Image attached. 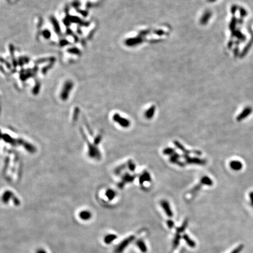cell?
<instances>
[{
  "mask_svg": "<svg viewBox=\"0 0 253 253\" xmlns=\"http://www.w3.org/2000/svg\"><path fill=\"white\" fill-rule=\"evenodd\" d=\"M173 143H174V144H175V146L176 147V148H178L179 150H180L181 151H182L184 154L189 155V154L192 152V151H189V150H187L184 147V146L182 145V144H180L179 141H173Z\"/></svg>",
  "mask_w": 253,
  "mask_h": 253,
  "instance_id": "9",
  "label": "cell"
},
{
  "mask_svg": "<svg viewBox=\"0 0 253 253\" xmlns=\"http://www.w3.org/2000/svg\"><path fill=\"white\" fill-rule=\"evenodd\" d=\"M135 176H131L130 175H125L124 177V180L125 182H132L134 180Z\"/></svg>",
  "mask_w": 253,
  "mask_h": 253,
  "instance_id": "17",
  "label": "cell"
},
{
  "mask_svg": "<svg viewBox=\"0 0 253 253\" xmlns=\"http://www.w3.org/2000/svg\"><path fill=\"white\" fill-rule=\"evenodd\" d=\"M155 107L152 106L146 112V113H145L146 118L147 119H149V120L151 119L155 114Z\"/></svg>",
  "mask_w": 253,
  "mask_h": 253,
  "instance_id": "10",
  "label": "cell"
},
{
  "mask_svg": "<svg viewBox=\"0 0 253 253\" xmlns=\"http://www.w3.org/2000/svg\"><path fill=\"white\" fill-rule=\"evenodd\" d=\"M161 205L162 206V207L164 209V210H165V212L166 213V214H167V216L169 218H171V217L173 216V213L172 212V210L170 207V205L168 203V202L166 200H162L161 201Z\"/></svg>",
  "mask_w": 253,
  "mask_h": 253,
  "instance_id": "3",
  "label": "cell"
},
{
  "mask_svg": "<svg viewBox=\"0 0 253 253\" xmlns=\"http://www.w3.org/2000/svg\"><path fill=\"white\" fill-rule=\"evenodd\" d=\"M250 201H251V203L252 204V206H253V192H251L250 193Z\"/></svg>",
  "mask_w": 253,
  "mask_h": 253,
  "instance_id": "22",
  "label": "cell"
},
{
  "mask_svg": "<svg viewBox=\"0 0 253 253\" xmlns=\"http://www.w3.org/2000/svg\"><path fill=\"white\" fill-rule=\"evenodd\" d=\"M151 180V175L147 171H144L142 175H140L139 178V182L140 185H142L145 182H150Z\"/></svg>",
  "mask_w": 253,
  "mask_h": 253,
  "instance_id": "5",
  "label": "cell"
},
{
  "mask_svg": "<svg viewBox=\"0 0 253 253\" xmlns=\"http://www.w3.org/2000/svg\"><path fill=\"white\" fill-rule=\"evenodd\" d=\"M180 234L177 233L176 234V236H175V238H174L173 241V244H172L173 249H176L178 247L179 243H180Z\"/></svg>",
  "mask_w": 253,
  "mask_h": 253,
  "instance_id": "14",
  "label": "cell"
},
{
  "mask_svg": "<svg viewBox=\"0 0 253 253\" xmlns=\"http://www.w3.org/2000/svg\"><path fill=\"white\" fill-rule=\"evenodd\" d=\"M179 158H180L179 155L176 152H175V154H173L169 158V161L171 162V163L176 164L180 167H184L185 164L183 163V162L179 161Z\"/></svg>",
  "mask_w": 253,
  "mask_h": 253,
  "instance_id": "6",
  "label": "cell"
},
{
  "mask_svg": "<svg viewBox=\"0 0 253 253\" xmlns=\"http://www.w3.org/2000/svg\"><path fill=\"white\" fill-rule=\"evenodd\" d=\"M230 168L236 171H240L243 168V164L241 162L239 161H233L230 162Z\"/></svg>",
  "mask_w": 253,
  "mask_h": 253,
  "instance_id": "7",
  "label": "cell"
},
{
  "mask_svg": "<svg viewBox=\"0 0 253 253\" xmlns=\"http://www.w3.org/2000/svg\"><path fill=\"white\" fill-rule=\"evenodd\" d=\"M183 239H184V240L186 241V243H187V244L190 246V247H195L196 246V243L195 242L192 240L187 234H184L183 236Z\"/></svg>",
  "mask_w": 253,
  "mask_h": 253,
  "instance_id": "12",
  "label": "cell"
},
{
  "mask_svg": "<svg viewBox=\"0 0 253 253\" xmlns=\"http://www.w3.org/2000/svg\"><path fill=\"white\" fill-rule=\"evenodd\" d=\"M252 112V109L251 107H247L241 112V113L237 117V120L238 121H241L246 119L248 116H249Z\"/></svg>",
  "mask_w": 253,
  "mask_h": 253,
  "instance_id": "2",
  "label": "cell"
},
{
  "mask_svg": "<svg viewBox=\"0 0 253 253\" xmlns=\"http://www.w3.org/2000/svg\"><path fill=\"white\" fill-rule=\"evenodd\" d=\"M114 120L116 121H117V122H118L120 125H121L122 126H123V127H125V128L129 127L130 125V122L128 120L122 118L121 117H120L118 114H116L114 116Z\"/></svg>",
  "mask_w": 253,
  "mask_h": 253,
  "instance_id": "4",
  "label": "cell"
},
{
  "mask_svg": "<svg viewBox=\"0 0 253 253\" xmlns=\"http://www.w3.org/2000/svg\"><path fill=\"white\" fill-rule=\"evenodd\" d=\"M188 220H185L184 221V222L183 223V224H182V225L181 226H180V227H179V228H177V229H176L177 233L180 234V233H181L184 232V231H185V230L186 229V227L188 226Z\"/></svg>",
  "mask_w": 253,
  "mask_h": 253,
  "instance_id": "15",
  "label": "cell"
},
{
  "mask_svg": "<svg viewBox=\"0 0 253 253\" xmlns=\"http://www.w3.org/2000/svg\"><path fill=\"white\" fill-rule=\"evenodd\" d=\"M243 248H244V246L243 244H241L238 247H237L235 249H234L230 253H240Z\"/></svg>",
  "mask_w": 253,
  "mask_h": 253,
  "instance_id": "18",
  "label": "cell"
},
{
  "mask_svg": "<svg viewBox=\"0 0 253 253\" xmlns=\"http://www.w3.org/2000/svg\"><path fill=\"white\" fill-rule=\"evenodd\" d=\"M183 158L185 159L186 163L188 164H195V165H205L206 164V160L204 159H201L199 158L194 157L191 158L189 156L188 154H184L183 155Z\"/></svg>",
  "mask_w": 253,
  "mask_h": 253,
  "instance_id": "1",
  "label": "cell"
},
{
  "mask_svg": "<svg viewBox=\"0 0 253 253\" xmlns=\"http://www.w3.org/2000/svg\"><path fill=\"white\" fill-rule=\"evenodd\" d=\"M137 246L139 247V248L140 249V250L143 252H146L147 251V247L146 246V245L144 243V242L142 240H138L137 242Z\"/></svg>",
  "mask_w": 253,
  "mask_h": 253,
  "instance_id": "13",
  "label": "cell"
},
{
  "mask_svg": "<svg viewBox=\"0 0 253 253\" xmlns=\"http://www.w3.org/2000/svg\"><path fill=\"white\" fill-rule=\"evenodd\" d=\"M134 239H135L134 236H131V237H129L128 239H125V240L122 242V243H121V244L119 248L118 249V252H121V251H122L126 246H127L130 242H131V241H133L134 240Z\"/></svg>",
  "mask_w": 253,
  "mask_h": 253,
  "instance_id": "8",
  "label": "cell"
},
{
  "mask_svg": "<svg viewBox=\"0 0 253 253\" xmlns=\"http://www.w3.org/2000/svg\"><path fill=\"white\" fill-rule=\"evenodd\" d=\"M129 168H130V169L131 171H134L135 170V164L133 163V162L131 161H129Z\"/></svg>",
  "mask_w": 253,
  "mask_h": 253,
  "instance_id": "20",
  "label": "cell"
},
{
  "mask_svg": "<svg viewBox=\"0 0 253 253\" xmlns=\"http://www.w3.org/2000/svg\"><path fill=\"white\" fill-rule=\"evenodd\" d=\"M167 225H168V227L169 229H172L174 226V222L172 220H168L167 221Z\"/></svg>",
  "mask_w": 253,
  "mask_h": 253,
  "instance_id": "21",
  "label": "cell"
},
{
  "mask_svg": "<svg viewBox=\"0 0 253 253\" xmlns=\"http://www.w3.org/2000/svg\"><path fill=\"white\" fill-rule=\"evenodd\" d=\"M175 153V149L172 148H170V147H168L165 148L163 150V154L166 155H172L173 154Z\"/></svg>",
  "mask_w": 253,
  "mask_h": 253,
  "instance_id": "16",
  "label": "cell"
},
{
  "mask_svg": "<svg viewBox=\"0 0 253 253\" xmlns=\"http://www.w3.org/2000/svg\"><path fill=\"white\" fill-rule=\"evenodd\" d=\"M201 184L207 186H212L213 185V181L208 176H203L201 179Z\"/></svg>",
  "mask_w": 253,
  "mask_h": 253,
  "instance_id": "11",
  "label": "cell"
},
{
  "mask_svg": "<svg viewBox=\"0 0 253 253\" xmlns=\"http://www.w3.org/2000/svg\"><path fill=\"white\" fill-rule=\"evenodd\" d=\"M201 188H202V184H198V185H196V186H195V187L191 190L190 192H191L192 193H196V192H197L199 190L201 189Z\"/></svg>",
  "mask_w": 253,
  "mask_h": 253,
  "instance_id": "19",
  "label": "cell"
}]
</instances>
